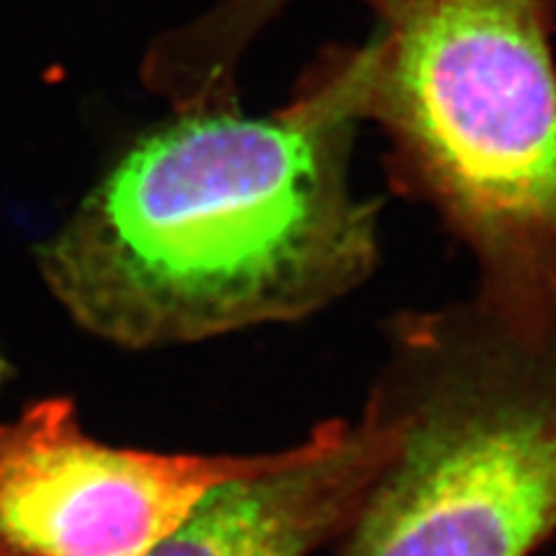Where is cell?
<instances>
[{"label": "cell", "mask_w": 556, "mask_h": 556, "mask_svg": "<svg viewBox=\"0 0 556 556\" xmlns=\"http://www.w3.org/2000/svg\"><path fill=\"white\" fill-rule=\"evenodd\" d=\"M357 126L313 63L265 116L174 108L38 249L47 286L128 348L313 316L378 265V204L351 184Z\"/></svg>", "instance_id": "obj_1"}, {"label": "cell", "mask_w": 556, "mask_h": 556, "mask_svg": "<svg viewBox=\"0 0 556 556\" xmlns=\"http://www.w3.org/2000/svg\"><path fill=\"white\" fill-rule=\"evenodd\" d=\"M357 3L371 40L313 63L388 137L392 190L471 253V300L508 323H556V0Z\"/></svg>", "instance_id": "obj_2"}, {"label": "cell", "mask_w": 556, "mask_h": 556, "mask_svg": "<svg viewBox=\"0 0 556 556\" xmlns=\"http://www.w3.org/2000/svg\"><path fill=\"white\" fill-rule=\"evenodd\" d=\"M374 392L399 443L341 556H531L556 531V323L404 313Z\"/></svg>", "instance_id": "obj_3"}, {"label": "cell", "mask_w": 556, "mask_h": 556, "mask_svg": "<svg viewBox=\"0 0 556 556\" xmlns=\"http://www.w3.org/2000/svg\"><path fill=\"white\" fill-rule=\"evenodd\" d=\"M257 455H159L86 437L49 399L0 425V556H142L216 486L281 464Z\"/></svg>", "instance_id": "obj_4"}, {"label": "cell", "mask_w": 556, "mask_h": 556, "mask_svg": "<svg viewBox=\"0 0 556 556\" xmlns=\"http://www.w3.org/2000/svg\"><path fill=\"white\" fill-rule=\"evenodd\" d=\"M399 443L376 392L355 420H327L290 457L208 492L142 556H311L345 533Z\"/></svg>", "instance_id": "obj_5"}, {"label": "cell", "mask_w": 556, "mask_h": 556, "mask_svg": "<svg viewBox=\"0 0 556 556\" xmlns=\"http://www.w3.org/2000/svg\"><path fill=\"white\" fill-rule=\"evenodd\" d=\"M290 0H223L159 40L147 56L144 79L172 104L235 102L241 56Z\"/></svg>", "instance_id": "obj_6"}]
</instances>
